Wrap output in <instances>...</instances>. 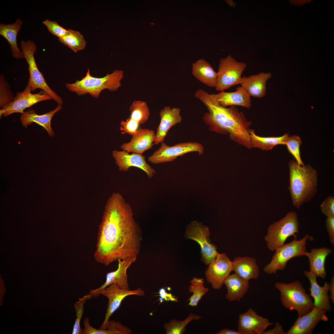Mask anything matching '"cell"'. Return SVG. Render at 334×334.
Listing matches in <instances>:
<instances>
[{
    "label": "cell",
    "mask_w": 334,
    "mask_h": 334,
    "mask_svg": "<svg viewBox=\"0 0 334 334\" xmlns=\"http://www.w3.org/2000/svg\"><path fill=\"white\" fill-rule=\"evenodd\" d=\"M142 235L130 205L119 193H113L105 207L99 226L96 261L106 266L119 259L137 258Z\"/></svg>",
    "instance_id": "cell-1"
},
{
    "label": "cell",
    "mask_w": 334,
    "mask_h": 334,
    "mask_svg": "<svg viewBox=\"0 0 334 334\" xmlns=\"http://www.w3.org/2000/svg\"><path fill=\"white\" fill-rule=\"evenodd\" d=\"M195 96L206 106L208 111L203 118L212 131L222 134H229L230 139L248 149L251 147L250 126L251 124L244 113L235 106L227 108L219 105L211 94L202 89L195 92Z\"/></svg>",
    "instance_id": "cell-2"
},
{
    "label": "cell",
    "mask_w": 334,
    "mask_h": 334,
    "mask_svg": "<svg viewBox=\"0 0 334 334\" xmlns=\"http://www.w3.org/2000/svg\"><path fill=\"white\" fill-rule=\"evenodd\" d=\"M289 170L288 187L293 205L299 209L310 201L317 191L318 173L309 165H300L294 159L288 163Z\"/></svg>",
    "instance_id": "cell-3"
},
{
    "label": "cell",
    "mask_w": 334,
    "mask_h": 334,
    "mask_svg": "<svg viewBox=\"0 0 334 334\" xmlns=\"http://www.w3.org/2000/svg\"><path fill=\"white\" fill-rule=\"evenodd\" d=\"M124 77L123 71L116 70L111 74L108 73L103 77L92 76L88 68L85 76L80 80L73 83H66V87L78 96L88 94L92 97L98 98L101 92L107 89L110 91H116L121 86V81Z\"/></svg>",
    "instance_id": "cell-4"
},
{
    "label": "cell",
    "mask_w": 334,
    "mask_h": 334,
    "mask_svg": "<svg viewBox=\"0 0 334 334\" xmlns=\"http://www.w3.org/2000/svg\"><path fill=\"white\" fill-rule=\"evenodd\" d=\"M274 286L280 292L283 306L290 311H297L298 316L305 315L313 308L314 302L310 295L299 281L289 283L277 282Z\"/></svg>",
    "instance_id": "cell-5"
},
{
    "label": "cell",
    "mask_w": 334,
    "mask_h": 334,
    "mask_svg": "<svg viewBox=\"0 0 334 334\" xmlns=\"http://www.w3.org/2000/svg\"><path fill=\"white\" fill-rule=\"evenodd\" d=\"M299 226L298 215L293 211L287 213L283 218L270 225L264 238L269 250L273 251L282 246L290 236L296 237Z\"/></svg>",
    "instance_id": "cell-6"
},
{
    "label": "cell",
    "mask_w": 334,
    "mask_h": 334,
    "mask_svg": "<svg viewBox=\"0 0 334 334\" xmlns=\"http://www.w3.org/2000/svg\"><path fill=\"white\" fill-rule=\"evenodd\" d=\"M310 237L306 234L301 239L294 238L277 248L270 263L264 267V271L269 274H275L278 270H284L290 259L305 256L307 241Z\"/></svg>",
    "instance_id": "cell-7"
},
{
    "label": "cell",
    "mask_w": 334,
    "mask_h": 334,
    "mask_svg": "<svg viewBox=\"0 0 334 334\" xmlns=\"http://www.w3.org/2000/svg\"><path fill=\"white\" fill-rule=\"evenodd\" d=\"M20 47L24 58L28 65L30 77L28 84L30 85L32 91L37 88L41 89L47 93L58 104L62 105V99L49 87L37 68L34 57L37 49L36 44L32 41H22Z\"/></svg>",
    "instance_id": "cell-8"
},
{
    "label": "cell",
    "mask_w": 334,
    "mask_h": 334,
    "mask_svg": "<svg viewBox=\"0 0 334 334\" xmlns=\"http://www.w3.org/2000/svg\"><path fill=\"white\" fill-rule=\"evenodd\" d=\"M210 234L207 226L195 221L186 227L184 235L186 238L194 240L199 244L201 260L207 265L215 259L218 253L217 246L211 243Z\"/></svg>",
    "instance_id": "cell-9"
},
{
    "label": "cell",
    "mask_w": 334,
    "mask_h": 334,
    "mask_svg": "<svg viewBox=\"0 0 334 334\" xmlns=\"http://www.w3.org/2000/svg\"><path fill=\"white\" fill-rule=\"evenodd\" d=\"M246 66V63L238 62L230 55L221 58L217 72L216 89L224 91L233 86L240 84L242 74Z\"/></svg>",
    "instance_id": "cell-10"
},
{
    "label": "cell",
    "mask_w": 334,
    "mask_h": 334,
    "mask_svg": "<svg viewBox=\"0 0 334 334\" xmlns=\"http://www.w3.org/2000/svg\"><path fill=\"white\" fill-rule=\"evenodd\" d=\"M204 150L203 145L197 142L179 143L170 146L163 142L159 149L148 157V160L153 164L171 162L178 156L191 152H196L201 155L204 153Z\"/></svg>",
    "instance_id": "cell-11"
},
{
    "label": "cell",
    "mask_w": 334,
    "mask_h": 334,
    "mask_svg": "<svg viewBox=\"0 0 334 334\" xmlns=\"http://www.w3.org/2000/svg\"><path fill=\"white\" fill-rule=\"evenodd\" d=\"M31 91V87L28 84L24 91L16 93L12 102L2 108L0 110V118L15 113H22L26 108L39 102L53 99L43 90L36 94L32 93Z\"/></svg>",
    "instance_id": "cell-12"
},
{
    "label": "cell",
    "mask_w": 334,
    "mask_h": 334,
    "mask_svg": "<svg viewBox=\"0 0 334 334\" xmlns=\"http://www.w3.org/2000/svg\"><path fill=\"white\" fill-rule=\"evenodd\" d=\"M100 294L106 297L108 299L105 319L99 329L103 330L107 329L110 317L118 308L122 301L125 297L133 295L143 296L145 295V292L141 288L131 290L120 288L116 285L113 284L98 292L96 294L95 297L98 296Z\"/></svg>",
    "instance_id": "cell-13"
},
{
    "label": "cell",
    "mask_w": 334,
    "mask_h": 334,
    "mask_svg": "<svg viewBox=\"0 0 334 334\" xmlns=\"http://www.w3.org/2000/svg\"><path fill=\"white\" fill-rule=\"evenodd\" d=\"M208 265L205 272L207 280L213 289H219L233 271L232 261L225 253H218L215 259Z\"/></svg>",
    "instance_id": "cell-14"
},
{
    "label": "cell",
    "mask_w": 334,
    "mask_h": 334,
    "mask_svg": "<svg viewBox=\"0 0 334 334\" xmlns=\"http://www.w3.org/2000/svg\"><path fill=\"white\" fill-rule=\"evenodd\" d=\"M273 324L250 308L239 315L237 331L240 334H263L268 326Z\"/></svg>",
    "instance_id": "cell-15"
},
{
    "label": "cell",
    "mask_w": 334,
    "mask_h": 334,
    "mask_svg": "<svg viewBox=\"0 0 334 334\" xmlns=\"http://www.w3.org/2000/svg\"><path fill=\"white\" fill-rule=\"evenodd\" d=\"M112 155L120 171L126 172L131 167H136L144 171L149 178H152L156 173L147 163L145 156L142 154L133 152L130 154L124 150H113Z\"/></svg>",
    "instance_id": "cell-16"
},
{
    "label": "cell",
    "mask_w": 334,
    "mask_h": 334,
    "mask_svg": "<svg viewBox=\"0 0 334 334\" xmlns=\"http://www.w3.org/2000/svg\"><path fill=\"white\" fill-rule=\"evenodd\" d=\"M327 311L314 306L308 313L302 316H298L286 334H311L319 321H328V319L325 314Z\"/></svg>",
    "instance_id": "cell-17"
},
{
    "label": "cell",
    "mask_w": 334,
    "mask_h": 334,
    "mask_svg": "<svg viewBox=\"0 0 334 334\" xmlns=\"http://www.w3.org/2000/svg\"><path fill=\"white\" fill-rule=\"evenodd\" d=\"M137 258L121 260L118 259V266L117 270L108 273L106 275L105 283L100 288L94 290H91L89 293L91 298L95 297L96 294L99 291L109 285L115 284L120 288L130 289L126 274L127 268L134 262Z\"/></svg>",
    "instance_id": "cell-18"
},
{
    "label": "cell",
    "mask_w": 334,
    "mask_h": 334,
    "mask_svg": "<svg viewBox=\"0 0 334 334\" xmlns=\"http://www.w3.org/2000/svg\"><path fill=\"white\" fill-rule=\"evenodd\" d=\"M154 131L147 129L139 128L128 143H124L121 148L128 152H133L142 154L145 151L151 148L155 139Z\"/></svg>",
    "instance_id": "cell-19"
},
{
    "label": "cell",
    "mask_w": 334,
    "mask_h": 334,
    "mask_svg": "<svg viewBox=\"0 0 334 334\" xmlns=\"http://www.w3.org/2000/svg\"><path fill=\"white\" fill-rule=\"evenodd\" d=\"M181 109L178 108L166 106L160 111L161 120L156 134L154 144L157 145L163 142L169 129L173 126L180 123L182 117Z\"/></svg>",
    "instance_id": "cell-20"
},
{
    "label": "cell",
    "mask_w": 334,
    "mask_h": 334,
    "mask_svg": "<svg viewBox=\"0 0 334 334\" xmlns=\"http://www.w3.org/2000/svg\"><path fill=\"white\" fill-rule=\"evenodd\" d=\"M304 273L310 283V296L314 299V306L327 311H331L332 308L328 295L329 284L325 282L324 285L321 286L317 282V276L313 273L310 271L305 270Z\"/></svg>",
    "instance_id": "cell-21"
},
{
    "label": "cell",
    "mask_w": 334,
    "mask_h": 334,
    "mask_svg": "<svg viewBox=\"0 0 334 334\" xmlns=\"http://www.w3.org/2000/svg\"><path fill=\"white\" fill-rule=\"evenodd\" d=\"M212 94L216 102L224 107L237 105L249 108L251 106L250 96L241 86L237 87L234 92L221 91L217 94Z\"/></svg>",
    "instance_id": "cell-22"
},
{
    "label": "cell",
    "mask_w": 334,
    "mask_h": 334,
    "mask_svg": "<svg viewBox=\"0 0 334 334\" xmlns=\"http://www.w3.org/2000/svg\"><path fill=\"white\" fill-rule=\"evenodd\" d=\"M270 72H261L258 74L242 77L240 84L250 96L262 98L266 93V82L272 77Z\"/></svg>",
    "instance_id": "cell-23"
},
{
    "label": "cell",
    "mask_w": 334,
    "mask_h": 334,
    "mask_svg": "<svg viewBox=\"0 0 334 334\" xmlns=\"http://www.w3.org/2000/svg\"><path fill=\"white\" fill-rule=\"evenodd\" d=\"M62 108L61 105L58 104L53 110L44 114H36L32 109L24 112L21 116L20 119L23 126L27 127L32 122H36L43 127L47 131L49 135L54 136V133L51 127V121L53 117Z\"/></svg>",
    "instance_id": "cell-24"
},
{
    "label": "cell",
    "mask_w": 334,
    "mask_h": 334,
    "mask_svg": "<svg viewBox=\"0 0 334 334\" xmlns=\"http://www.w3.org/2000/svg\"><path fill=\"white\" fill-rule=\"evenodd\" d=\"M332 252V249L325 247L313 248L310 252L306 251L305 256L309 260L310 271L317 277L325 279L326 276L325 268L326 259Z\"/></svg>",
    "instance_id": "cell-25"
},
{
    "label": "cell",
    "mask_w": 334,
    "mask_h": 334,
    "mask_svg": "<svg viewBox=\"0 0 334 334\" xmlns=\"http://www.w3.org/2000/svg\"><path fill=\"white\" fill-rule=\"evenodd\" d=\"M232 263L233 271L242 278L249 280L258 278L259 268L255 258L238 256L234 259Z\"/></svg>",
    "instance_id": "cell-26"
},
{
    "label": "cell",
    "mask_w": 334,
    "mask_h": 334,
    "mask_svg": "<svg viewBox=\"0 0 334 334\" xmlns=\"http://www.w3.org/2000/svg\"><path fill=\"white\" fill-rule=\"evenodd\" d=\"M249 281L235 273L230 275L224 284L227 289L226 298L229 301H240L248 291L249 287Z\"/></svg>",
    "instance_id": "cell-27"
},
{
    "label": "cell",
    "mask_w": 334,
    "mask_h": 334,
    "mask_svg": "<svg viewBox=\"0 0 334 334\" xmlns=\"http://www.w3.org/2000/svg\"><path fill=\"white\" fill-rule=\"evenodd\" d=\"M192 74L196 79L207 86L215 88L216 87L217 73L205 59H200L193 63Z\"/></svg>",
    "instance_id": "cell-28"
},
{
    "label": "cell",
    "mask_w": 334,
    "mask_h": 334,
    "mask_svg": "<svg viewBox=\"0 0 334 334\" xmlns=\"http://www.w3.org/2000/svg\"><path fill=\"white\" fill-rule=\"evenodd\" d=\"M22 24V21L18 19L12 24H0V34L8 41L11 49L12 56L18 59L24 58L22 52L18 47L17 43V35L21 28Z\"/></svg>",
    "instance_id": "cell-29"
},
{
    "label": "cell",
    "mask_w": 334,
    "mask_h": 334,
    "mask_svg": "<svg viewBox=\"0 0 334 334\" xmlns=\"http://www.w3.org/2000/svg\"><path fill=\"white\" fill-rule=\"evenodd\" d=\"M249 135L252 148H258L268 151L278 144H284L285 138L289 135L285 134L280 137H262L256 135L253 129H250Z\"/></svg>",
    "instance_id": "cell-30"
},
{
    "label": "cell",
    "mask_w": 334,
    "mask_h": 334,
    "mask_svg": "<svg viewBox=\"0 0 334 334\" xmlns=\"http://www.w3.org/2000/svg\"><path fill=\"white\" fill-rule=\"evenodd\" d=\"M84 325L83 334H130L132 332L131 329L120 322L112 320L109 321L108 326L105 330L97 329L93 328L88 321L85 322Z\"/></svg>",
    "instance_id": "cell-31"
},
{
    "label": "cell",
    "mask_w": 334,
    "mask_h": 334,
    "mask_svg": "<svg viewBox=\"0 0 334 334\" xmlns=\"http://www.w3.org/2000/svg\"><path fill=\"white\" fill-rule=\"evenodd\" d=\"M70 33L68 35L58 38L59 41L70 48L75 53L84 49L86 42L83 36L77 31L69 29Z\"/></svg>",
    "instance_id": "cell-32"
},
{
    "label": "cell",
    "mask_w": 334,
    "mask_h": 334,
    "mask_svg": "<svg viewBox=\"0 0 334 334\" xmlns=\"http://www.w3.org/2000/svg\"><path fill=\"white\" fill-rule=\"evenodd\" d=\"M190 283L189 291L192 293L193 294L188 300L189 301L188 305L192 306H196L202 296L208 291L209 289L204 286V280L203 278L194 277Z\"/></svg>",
    "instance_id": "cell-33"
},
{
    "label": "cell",
    "mask_w": 334,
    "mask_h": 334,
    "mask_svg": "<svg viewBox=\"0 0 334 334\" xmlns=\"http://www.w3.org/2000/svg\"><path fill=\"white\" fill-rule=\"evenodd\" d=\"M131 118L138 123L142 124L146 122L148 119L150 110L147 103L141 100L134 101L129 108Z\"/></svg>",
    "instance_id": "cell-34"
},
{
    "label": "cell",
    "mask_w": 334,
    "mask_h": 334,
    "mask_svg": "<svg viewBox=\"0 0 334 334\" xmlns=\"http://www.w3.org/2000/svg\"><path fill=\"white\" fill-rule=\"evenodd\" d=\"M201 316L191 313L185 319L179 321L173 319L164 324L163 327L167 334H182L186 330V327L193 320H198Z\"/></svg>",
    "instance_id": "cell-35"
},
{
    "label": "cell",
    "mask_w": 334,
    "mask_h": 334,
    "mask_svg": "<svg viewBox=\"0 0 334 334\" xmlns=\"http://www.w3.org/2000/svg\"><path fill=\"white\" fill-rule=\"evenodd\" d=\"M301 139L297 135H288L285 138L284 145H285L289 152L293 156L295 161L300 165H304L301 157L300 147Z\"/></svg>",
    "instance_id": "cell-36"
},
{
    "label": "cell",
    "mask_w": 334,
    "mask_h": 334,
    "mask_svg": "<svg viewBox=\"0 0 334 334\" xmlns=\"http://www.w3.org/2000/svg\"><path fill=\"white\" fill-rule=\"evenodd\" d=\"M91 298V294L89 293L82 298H79V301L74 304L76 319L73 327L72 334H83V330L80 327V322L84 312V305L86 300Z\"/></svg>",
    "instance_id": "cell-37"
},
{
    "label": "cell",
    "mask_w": 334,
    "mask_h": 334,
    "mask_svg": "<svg viewBox=\"0 0 334 334\" xmlns=\"http://www.w3.org/2000/svg\"><path fill=\"white\" fill-rule=\"evenodd\" d=\"M0 106L2 107L12 102L14 100L13 96L10 90L8 84L2 75L0 76Z\"/></svg>",
    "instance_id": "cell-38"
},
{
    "label": "cell",
    "mask_w": 334,
    "mask_h": 334,
    "mask_svg": "<svg viewBox=\"0 0 334 334\" xmlns=\"http://www.w3.org/2000/svg\"><path fill=\"white\" fill-rule=\"evenodd\" d=\"M43 24L47 27L48 31L53 34L58 38L62 37L69 34V30H66L59 25L54 21L46 19L43 22Z\"/></svg>",
    "instance_id": "cell-39"
},
{
    "label": "cell",
    "mask_w": 334,
    "mask_h": 334,
    "mask_svg": "<svg viewBox=\"0 0 334 334\" xmlns=\"http://www.w3.org/2000/svg\"><path fill=\"white\" fill-rule=\"evenodd\" d=\"M120 124V129L122 134H128L132 136L136 133L139 125L131 117L121 121Z\"/></svg>",
    "instance_id": "cell-40"
},
{
    "label": "cell",
    "mask_w": 334,
    "mask_h": 334,
    "mask_svg": "<svg viewBox=\"0 0 334 334\" xmlns=\"http://www.w3.org/2000/svg\"><path fill=\"white\" fill-rule=\"evenodd\" d=\"M321 211L327 217L334 216V196L327 197L320 206Z\"/></svg>",
    "instance_id": "cell-41"
},
{
    "label": "cell",
    "mask_w": 334,
    "mask_h": 334,
    "mask_svg": "<svg viewBox=\"0 0 334 334\" xmlns=\"http://www.w3.org/2000/svg\"><path fill=\"white\" fill-rule=\"evenodd\" d=\"M325 226L331 243L334 246V216L327 217Z\"/></svg>",
    "instance_id": "cell-42"
},
{
    "label": "cell",
    "mask_w": 334,
    "mask_h": 334,
    "mask_svg": "<svg viewBox=\"0 0 334 334\" xmlns=\"http://www.w3.org/2000/svg\"><path fill=\"white\" fill-rule=\"evenodd\" d=\"M159 294L161 298L165 301L178 302L177 298L171 293H167L164 288H161L160 289Z\"/></svg>",
    "instance_id": "cell-43"
},
{
    "label": "cell",
    "mask_w": 334,
    "mask_h": 334,
    "mask_svg": "<svg viewBox=\"0 0 334 334\" xmlns=\"http://www.w3.org/2000/svg\"><path fill=\"white\" fill-rule=\"evenodd\" d=\"M281 325L279 323L276 322L275 327L270 330L265 331L263 334H286Z\"/></svg>",
    "instance_id": "cell-44"
},
{
    "label": "cell",
    "mask_w": 334,
    "mask_h": 334,
    "mask_svg": "<svg viewBox=\"0 0 334 334\" xmlns=\"http://www.w3.org/2000/svg\"><path fill=\"white\" fill-rule=\"evenodd\" d=\"M331 295L329 298L331 299L333 303H334V276L331 278L330 284H329V289Z\"/></svg>",
    "instance_id": "cell-45"
},
{
    "label": "cell",
    "mask_w": 334,
    "mask_h": 334,
    "mask_svg": "<svg viewBox=\"0 0 334 334\" xmlns=\"http://www.w3.org/2000/svg\"><path fill=\"white\" fill-rule=\"evenodd\" d=\"M216 334H240L238 331L225 328L220 330Z\"/></svg>",
    "instance_id": "cell-46"
}]
</instances>
